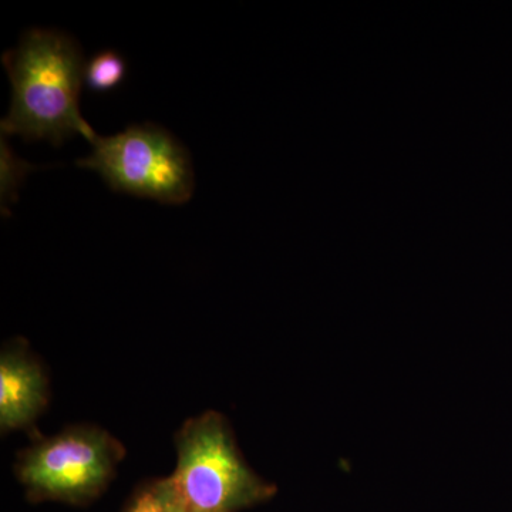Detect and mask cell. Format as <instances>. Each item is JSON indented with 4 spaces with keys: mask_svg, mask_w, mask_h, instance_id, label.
<instances>
[{
    "mask_svg": "<svg viewBox=\"0 0 512 512\" xmlns=\"http://www.w3.org/2000/svg\"><path fill=\"white\" fill-rule=\"evenodd\" d=\"M2 64L12 84L2 136L60 147L80 134L92 143L97 134L80 113L86 59L76 39L56 29L26 30L18 47L3 53Z\"/></svg>",
    "mask_w": 512,
    "mask_h": 512,
    "instance_id": "6da1fadb",
    "label": "cell"
},
{
    "mask_svg": "<svg viewBox=\"0 0 512 512\" xmlns=\"http://www.w3.org/2000/svg\"><path fill=\"white\" fill-rule=\"evenodd\" d=\"M175 448L170 480L184 512H241L278 491L249 467L224 414L207 410L185 421Z\"/></svg>",
    "mask_w": 512,
    "mask_h": 512,
    "instance_id": "7a4b0ae2",
    "label": "cell"
},
{
    "mask_svg": "<svg viewBox=\"0 0 512 512\" xmlns=\"http://www.w3.org/2000/svg\"><path fill=\"white\" fill-rule=\"evenodd\" d=\"M126 448L109 431L82 424L20 451L15 473L33 503H93L116 476Z\"/></svg>",
    "mask_w": 512,
    "mask_h": 512,
    "instance_id": "3957f363",
    "label": "cell"
},
{
    "mask_svg": "<svg viewBox=\"0 0 512 512\" xmlns=\"http://www.w3.org/2000/svg\"><path fill=\"white\" fill-rule=\"evenodd\" d=\"M77 167L96 171L110 190L167 205L185 204L195 191L190 151L154 123L133 124L116 136H96Z\"/></svg>",
    "mask_w": 512,
    "mask_h": 512,
    "instance_id": "277c9868",
    "label": "cell"
},
{
    "mask_svg": "<svg viewBox=\"0 0 512 512\" xmlns=\"http://www.w3.org/2000/svg\"><path fill=\"white\" fill-rule=\"evenodd\" d=\"M49 403L45 369L28 343L15 339L0 353V429L3 433L29 429Z\"/></svg>",
    "mask_w": 512,
    "mask_h": 512,
    "instance_id": "5b68a950",
    "label": "cell"
},
{
    "mask_svg": "<svg viewBox=\"0 0 512 512\" xmlns=\"http://www.w3.org/2000/svg\"><path fill=\"white\" fill-rule=\"evenodd\" d=\"M126 59L117 50L106 49L90 57L84 66V86L93 93H110L126 82Z\"/></svg>",
    "mask_w": 512,
    "mask_h": 512,
    "instance_id": "8992f818",
    "label": "cell"
},
{
    "mask_svg": "<svg viewBox=\"0 0 512 512\" xmlns=\"http://www.w3.org/2000/svg\"><path fill=\"white\" fill-rule=\"evenodd\" d=\"M124 512H184L170 477L156 478L134 491Z\"/></svg>",
    "mask_w": 512,
    "mask_h": 512,
    "instance_id": "52a82bcc",
    "label": "cell"
},
{
    "mask_svg": "<svg viewBox=\"0 0 512 512\" xmlns=\"http://www.w3.org/2000/svg\"><path fill=\"white\" fill-rule=\"evenodd\" d=\"M0 158H2V184H0V200H2L3 217H9V205L19 198V190L23 181L32 171L39 170L37 165L28 163L16 156L15 151L10 148L5 136H2L0 144Z\"/></svg>",
    "mask_w": 512,
    "mask_h": 512,
    "instance_id": "ba28073f",
    "label": "cell"
}]
</instances>
